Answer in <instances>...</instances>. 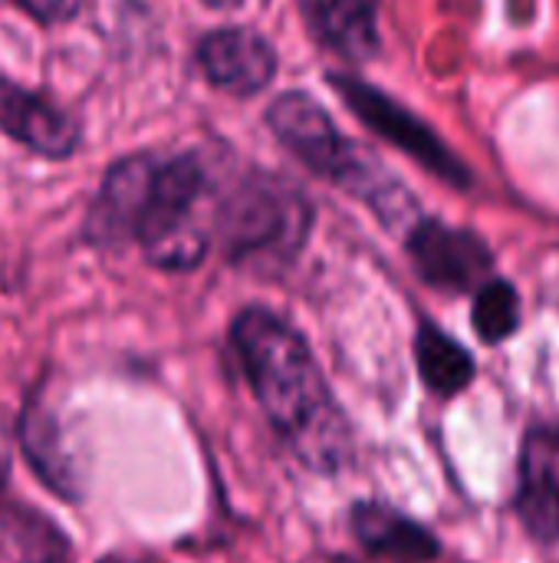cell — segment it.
<instances>
[{"label": "cell", "mask_w": 559, "mask_h": 563, "mask_svg": "<svg viewBox=\"0 0 559 563\" xmlns=\"http://www.w3.org/2000/svg\"><path fill=\"white\" fill-rule=\"evenodd\" d=\"M231 340L267 422L290 452L320 475L343 472L353 432L306 336L280 313L247 307L234 317Z\"/></svg>", "instance_id": "cell-1"}, {"label": "cell", "mask_w": 559, "mask_h": 563, "mask_svg": "<svg viewBox=\"0 0 559 563\" xmlns=\"http://www.w3.org/2000/svg\"><path fill=\"white\" fill-rule=\"evenodd\" d=\"M267 125L310 172L329 178L349 195L362 198L385 224L412 208L409 191L353 139H346L333 115L310 92H280L267 106Z\"/></svg>", "instance_id": "cell-2"}, {"label": "cell", "mask_w": 559, "mask_h": 563, "mask_svg": "<svg viewBox=\"0 0 559 563\" xmlns=\"http://www.w3.org/2000/svg\"><path fill=\"white\" fill-rule=\"evenodd\" d=\"M208 175L198 158L178 155L158 162L148 208L138 221L135 244L161 271H191L204 261L211 234L201 221Z\"/></svg>", "instance_id": "cell-3"}, {"label": "cell", "mask_w": 559, "mask_h": 563, "mask_svg": "<svg viewBox=\"0 0 559 563\" xmlns=\"http://www.w3.org/2000/svg\"><path fill=\"white\" fill-rule=\"evenodd\" d=\"M310 231V208L273 178L241 181L217 211V234L237 264H287Z\"/></svg>", "instance_id": "cell-4"}, {"label": "cell", "mask_w": 559, "mask_h": 563, "mask_svg": "<svg viewBox=\"0 0 559 563\" xmlns=\"http://www.w3.org/2000/svg\"><path fill=\"white\" fill-rule=\"evenodd\" d=\"M329 82L343 96V102L356 112V119L366 122L376 135H382L385 142L402 148L409 158H415L422 168H428L438 181H445L451 188H471V168L409 106L395 102L392 96H385L382 89H376L372 82H366L359 76L339 73V76H329Z\"/></svg>", "instance_id": "cell-5"}, {"label": "cell", "mask_w": 559, "mask_h": 563, "mask_svg": "<svg viewBox=\"0 0 559 563\" xmlns=\"http://www.w3.org/2000/svg\"><path fill=\"white\" fill-rule=\"evenodd\" d=\"M415 274L438 290H481L491 280V247L465 228H451L438 218H422L405 238Z\"/></svg>", "instance_id": "cell-6"}, {"label": "cell", "mask_w": 559, "mask_h": 563, "mask_svg": "<svg viewBox=\"0 0 559 563\" xmlns=\"http://www.w3.org/2000/svg\"><path fill=\"white\" fill-rule=\"evenodd\" d=\"M155 172H158V158L152 155H128L105 172L102 188L92 198V208L82 224V234L89 244L122 247L135 241L138 221L152 198Z\"/></svg>", "instance_id": "cell-7"}, {"label": "cell", "mask_w": 559, "mask_h": 563, "mask_svg": "<svg viewBox=\"0 0 559 563\" xmlns=\"http://www.w3.org/2000/svg\"><path fill=\"white\" fill-rule=\"evenodd\" d=\"M208 82L231 96H257L277 76V49L250 26H221L198 43Z\"/></svg>", "instance_id": "cell-8"}, {"label": "cell", "mask_w": 559, "mask_h": 563, "mask_svg": "<svg viewBox=\"0 0 559 563\" xmlns=\"http://www.w3.org/2000/svg\"><path fill=\"white\" fill-rule=\"evenodd\" d=\"M517 518L524 531L550 544L559 538V429L537 426L517 459Z\"/></svg>", "instance_id": "cell-9"}, {"label": "cell", "mask_w": 559, "mask_h": 563, "mask_svg": "<svg viewBox=\"0 0 559 563\" xmlns=\"http://www.w3.org/2000/svg\"><path fill=\"white\" fill-rule=\"evenodd\" d=\"M0 132L43 158H69L79 145L76 122L40 92L0 79Z\"/></svg>", "instance_id": "cell-10"}, {"label": "cell", "mask_w": 559, "mask_h": 563, "mask_svg": "<svg viewBox=\"0 0 559 563\" xmlns=\"http://www.w3.org/2000/svg\"><path fill=\"white\" fill-rule=\"evenodd\" d=\"M349 531L359 548L379 561L425 563L438 558V541L428 528L379 501H356L349 511Z\"/></svg>", "instance_id": "cell-11"}, {"label": "cell", "mask_w": 559, "mask_h": 563, "mask_svg": "<svg viewBox=\"0 0 559 563\" xmlns=\"http://www.w3.org/2000/svg\"><path fill=\"white\" fill-rule=\"evenodd\" d=\"M316 36L346 59H369L379 49V0H300Z\"/></svg>", "instance_id": "cell-12"}, {"label": "cell", "mask_w": 559, "mask_h": 563, "mask_svg": "<svg viewBox=\"0 0 559 563\" xmlns=\"http://www.w3.org/2000/svg\"><path fill=\"white\" fill-rule=\"evenodd\" d=\"M0 563H72L69 538L26 505L0 508Z\"/></svg>", "instance_id": "cell-13"}, {"label": "cell", "mask_w": 559, "mask_h": 563, "mask_svg": "<svg viewBox=\"0 0 559 563\" xmlns=\"http://www.w3.org/2000/svg\"><path fill=\"white\" fill-rule=\"evenodd\" d=\"M415 366H418V376H422L425 389L441 396V399L461 396L474 383V360H471V353L458 340L441 333L435 323H422L418 327Z\"/></svg>", "instance_id": "cell-14"}, {"label": "cell", "mask_w": 559, "mask_h": 563, "mask_svg": "<svg viewBox=\"0 0 559 563\" xmlns=\"http://www.w3.org/2000/svg\"><path fill=\"white\" fill-rule=\"evenodd\" d=\"M20 435H23V452L30 455V465L36 468V475L63 498H76V475H72V465L63 452V442H59V426L53 419L49 409H43L40 402H33L23 416V426H20Z\"/></svg>", "instance_id": "cell-15"}, {"label": "cell", "mask_w": 559, "mask_h": 563, "mask_svg": "<svg viewBox=\"0 0 559 563\" xmlns=\"http://www.w3.org/2000/svg\"><path fill=\"white\" fill-rule=\"evenodd\" d=\"M471 327L488 346H497V343H504V340H511L517 333V327H521V294L514 290L511 280L491 277L481 290H474Z\"/></svg>", "instance_id": "cell-16"}, {"label": "cell", "mask_w": 559, "mask_h": 563, "mask_svg": "<svg viewBox=\"0 0 559 563\" xmlns=\"http://www.w3.org/2000/svg\"><path fill=\"white\" fill-rule=\"evenodd\" d=\"M16 3L40 23H63L79 10V0H16Z\"/></svg>", "instance_id": "cell-17"}, {"label": "cell", "mask_w": 559, "mask_h": 563, "mask_svg": "<svg viewBox=\"0 0 559 563\" xmlns=\"http://www.w3.org/2000/svg\"><path fill=\"white\" fill-rule=\"evenodd\" d=\"M7 472H10V462H7V449L0 442V495H3V485H7Z\"/></svg>", "instance_id": "cell-18"}, {"label": "cell", "mask_w": 559, "mask_h": 563, "mask_svg": "<svg viewBox=\"0 0 559 563\" xmlns=\"http://www.w3.org/2000/svg\"><path fill=\"white\" fill-rule=\"evenodd\" d=\"M204 3H211V7H234V3H241V0H204Z\"/></svg>", "instance_id": "cell-19"}]
</instances>
